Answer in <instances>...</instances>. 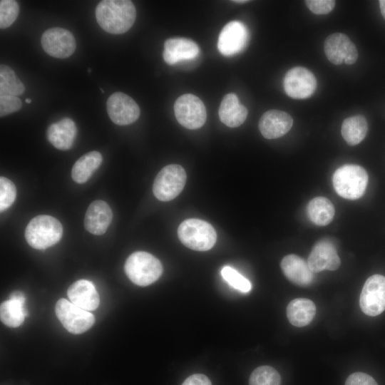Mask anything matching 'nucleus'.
Listing matches in <instances>:
<instances>
[{
  "label": "nucleus",
  "mask_w": 385,
  "mask_h": 385,
  "mask_svg": "<svg viewBox=\"0 0 385 385\" xmlns=\"http://www.w3.org/2000/svg\"><path fill=\"white\" fill-rule=\"evenodd\" d=\"M186 173L178 164L164 167L155 178L153 192L160 201H170L176 197L183 190L186 183Z\"/></svg>",
  "instance_id": "423d86ee"
},
{
  "label": "nucleus",
  "mask_w": 385,
  "mask_h": 385,
  "mask_svg": "<svg viewBox=\"0 0 385 385\" xmlns=\"http://www.w3.org/2000/svg\"><path fill=\"white\" fill-rule=\"evenodd\" d=\"M281 377L278 371L270 366H260L251 374L249 385H280Z\"/></svg>",
  "instance_id": "c85d7f7f"
},
{
  "label": "nucleus",
  "mask_w": 385,
  "mask_h": 385,
  "mask_svg": "<svg viewBox=\"0 0 385 385\" xmlns=\"http://www.w3.org/2000/svg\"><path fill=\"white\" fill-rule=\"evenodd\" d=\"M219 117L222 123L230 128L242 125L247 118V108L241 104L235 93H228L224 96L219 108Z\"/></svg>",
  "instance_id": "4be33fe9"
},
{
  "label": "nucleus",
  "mask_w": 385,
  "mask_h": 385,
  "mask_svg": "<svg viewBox=\"0 0 385 385\" xmlns=\"http://www.w3.org/2000/svg\"><path fill=\"white\" fill-rule=\"evenodd\" d=\"M9 296H10L9 299H14V300H17L23 303H25V300H26L25 295L21 292H19V291L13 292L10 294Z\"/></svg>",
  "instance_id": "e433bc0d"
},
{
  "label": "nucleus",
  "mask_w": 385,
  "mask_h": 385,
  "mask_svg": "<svg viewBox=\"0 0 385 385\" xmlns=\"http://www.w3.org/2000/svg\"><path fill=\"white\" fill-rule=\"evenodd\" d=\"M41 46L48 55L66 58L75 51L76 43L72 33L60 27L51 28L43 32L41 36Z\"/></svg>",
  "instance_id": "9b49d317"
},
{
  "label": "nucleus",
  "mask_w": 385,
  "mask_h": 385,
  "mask_svg": "<svg viewBox=\"0 0 385 385\" xmlns=\"http://www.w3.org/2000/svg\"><path fill=\"white\" fill-rule=\"evenodd\" d=\"M55 312L64 328L74 334L86 332L95 322L92 313L81 309L66 299H60L56 302Z\"/></svg>",
  "instance_id": "0eeeda50"
},
{
  "label": "nucleus",
  "mask_w": 385,
  "mask_h": 385,
  "mask_svg": "<svg viewBox=\"0 0 385 385\" xmlns=\"http://www.w3.org/2000/svg\"><path fill=\"white\" fill-rule=\"evenodd\" d=\"M99 26L106 32L120 34L128 31L135 22L136 11L128 0H103L96 9Z\"/></svg>",
  "instance_id": "f257e3e1"
},
{
  "label": "nucleus",
  "mask_w": 385,
  "mask_h": 385,
  "mask_svg": "<svg viewBox=\"0 0 385 385\" xmlns=\"http://www.w3.org/2000/svg\"><path fill=\"white\" fill-rule=\"evenodd\" d=\"M304 3L312 13L327 14L333 10L336 1L334 0H306Z\"/></svg>",
  "instance_id": "72a5a7b5"
},
{
  "label": "nucleus",
  "mask_w": 385,
  "mask_h": 385,
  "mask_svg": "<svg viewBox=\"0 0 385 385\" xmlns=\"http://www.w3.org/2000/svg\"><path fill=\"white\" fill-rule=\"evenodd\" d=\"M379 2L381 15L385 19V0H380Z\"/></svg>",
  "instance_id": "4c0bfd02"
},
{
  "label": "nucleus",
  "mask_w": 385,
  "mask_h": 385,
  "mask_svg": "<svg viewBox=\"0 0 385 385\" xmlns=\"http://www.w3.org/2000/svg\"><path fill=\"white\" fill-rule=\"evenodd\" d=\"M178 235L187 247L197 251H207L215 244L217 234L213 227L205 220L191 218L178 227Z\"/></svg>",
  "instance_id": "39448f33"
},
{
  "label": "nucleus",
  "mask_w": 385,
  "mask_h": 385,
  "mask_svg": "<svg viewBox=\"0 0 385 385\" xmlns=\"http://www.w3.org/2000/svg\"><path fill=\"white\" fill-rule=\"evenodd\" d=\"M69 300L86 311L97 309L100 299L94 284L86 279H79L73 283L67 291Z\"/></svg>",
  "instance_id": "aec40b11"
},
{
  "label": "nucleus",
  "mask_w": 385,
  "mask_h": 385,
  "mask_svg": "<svg viewBox=\"0 0 385 385\" xmlns=\"http://www.w3.org/2000/svg\"><path fill=\"white\" fill-rule=\"evenodd\" d=\"M25 101H26V103H31V100L30 98H26Z\"/></svg>",
  "instance_id": "ea45409f"
},
{
  "label": "nucleus",
  "mask_w": 385,
  "mask_h": 385,
  "mask_svg": "<svg viewBox=\"0 0 385 385\" xmlns=\"http://www.w3.org/2000/svg\"><path fill=\"white\" fill-rule=\"evenodd\" d=\"M124 270L131 282L145 287L158 279L163 272V266L153 255L138 251L128 257Z\"/></svg>",
  "instance_id": "20e7f679"
},
{
  "label": "nucleus",
  "mask_w": 385,
  "mask_h": 385,
  "mask_svg": "<svg viewBox=\"0 0 385 385\" xmlns=\"http://www.w3.org/2000/svg\"><path fill=\"white\" fill-rule=\"evenodd\" d=\"M368 124L361 115L346 118L342 123L341 133L343 138L349 145L361 143L367 133Z\"/></svg>",
  "instance_id": "a878e982"
},
{
  "label": "nucleus",
  "mask_w": 385,
  "mask_h": 385,
  "mask_svg": "<svg viewBox=\"0 0 385 385\" xmlns=\"http://www.w3.org/2000/svg\"><path fill=\"white\" fill-rule=\"evenodd\" d=\"M182 385H212V384L205 375L195 374L188 377Z\"/></svg>",
  "instance_id": "c9c22d12"
},
{
  "label": "nucleus",
  "mask_w": 385,
  "mask_h": 385,
  "mask_svg": "<svg viewBox=\"0 0 385 385\" xmlns=\"http://www.w3.org/2000/svg\"><path fill=\"white\" fill-rule=\"evenodd\" d=\"M368 180V173L364 168L347 164L335 170L332 183L339 196L348 200H356L364 194Z\"/></svg>",
  "instance_id": "7ed1b4c3"
},
{
  "label": "nucleus",
  "mask_w": 385,
  "mask_h": 385,
  "mask_svg": "<svg viewBox=\"0 0 385 385\" xmlns=\"http://www.w3.org/2000/svg\"><path fill=\"white\" fill-rule=\"evenodd\" d=\"M233 2H235V3H246V2H248L249 1H245V0H241V1H232Z\"/></svg>",
  "instance_id": "58836bf2"
},
{
  "label": "nucleus",
  "mask_w": 385,
  "mask_h": 385,
  "mask_svg": "<svg viewBox=\"0 0 385 385\" xmlns=\"http://www.w3.org/2000/svg\"><path fill=\"white\" fill-rule=\"evenodd\" d=\"M307 212L308 217L314 224L325 226L332 222L335 209L332 202L327 197H316L309 202Z\"/></svg>",
  "instance_id": "393cba45"
},
{
  "label": "nucleus",
  "mask_w": 385,
  "mask_h": 385,
  "mask_svg": "<svg viewBox=\"0 0 385 385\" xmlns=\"http://www.w3.org/2000/svg\"><path fill=\"white\" fill-rule=\"evenodd\" d=\"M345 385H378V384L370 375L363 372H355L348 376Z\"/></svg>",
  "instance_id": "f704fd0d"
},
{
  "label": "nucleus",
  "mask_w": 385,
  "mask_h": 385,
  "mask_svg": "<svg viewBox=\"0 0 385 385\" xmlns=\"http://www.w3.org/2000/svg\"><path fill=\"white\" fill-rule=\"evenodd\" d=\"M62 235L63 227L59 220L46 215L34 217L25 230L28 244L36 250H44L56 244Z\"/></svg>",
  "instance_id": "f03ea898"
},
{
  "label": "nucleus",
  "mask_w": 385,
  "mask_h": 385,
  "mask_svg": "<svg viewBox=\"0 0 385 385\" xmlns=\"http://www.w3.org/2000/svg\"><path fill=\"white\" fill-rule=\"evenodd\" d=\"M249 38L246 26L240 21L227 23L220 33L217 48L225 56H233L244 49Z\"/></svg>",
  "instance_id": "4468645a"
},
{
  "label": "nucleus",
  "mask_w": 385,
  "mask_h": 385,
  "mask_svg": "<svg viewBox=\"0 0 385 385\" xmlns=\"http://www.w3.org/2000/svg\"><path fill=\"white\" fill-rule=\"evenodd\" d=\"M359 306L366 315L375 317L385 310V277L374 274L365 282L359 298Z\"/></svg>",
  "instance_id": "1a4fd4ad"
},
{
  "label": "nucleus",
  "mask_w": 385,
  "mask_h": 385,
  "mask_svg": "<svg viewBox=\"0 0 385 385\" xmlns=\"http://www.w3.org/2000/svg\"><path fill=\"white\" fill-rule=\"evenodd\" d=\"M324 50L328 60L335 65L343 62L351 65L358 58L356 46L347 36L342 33L329 35L324 41Z\"/></svg>",
  "instance_id": "ddd939ff"
},
{
  "label": "nucleus",
  "mask_w": 385,
  "mask_h": 385,
  "mask_svg": "<svg viewBox=\"0 0 385 385\" xmlns=\"http://www.w3.org/2000/svg\"><path fill=\"white\" fill-rule=\"evenodd\" d=\"M25 90L23 83L6 65L0 66V96H19Z\"/></svg>",
  "instance_id": "cd10ccee"
},
{
  "label": "nucleus",
  "mask_w": 385,
  "mask_h": 385,
  "mask_svg": "<svg viewBox=\"0 0 385 385\" xmlns=\"http://www.w3.org/2000/svg\"><path fill=\"white\" fill-rule=\"evenodd\" d=\"M102 155L96 150L88 152L81 156L73 165L71 177L77 183H84L101 165Z\"/></svg>",
  "instance_id": "b1692460"
},
{
  "label": "nucleus",
  "mask_w": 385,
  "mask_h": 385,
  "mask_svg": "<svg viewBox=\"0 0 385 385\" xmlns=\"http://www.w3.org/2000/svg\"><path fill=\"white\" fill-rule=\"evenodd\" d=\"M19 13V6L14 0L0 1V27L6 29L16 19Z\"/></svg>",
  "instance_id": "7c9ffc66"
},
{
  "label": "nucleus",
  "mask_w": 385,
  "mask_h": 385,
  "mask_svg": "<svg viewBox=\"0 0 385 385\" xmlns=\"http://www.w3.org/2000/svg\"><path fill=\"white\" fill-rule=\"evenodd\" d=\"M200 52L197 44L185 38H172L165 41L163 57L169 65L195 58Z\"/></svg>",
  "instance_id": "f3484780"
},
{
  "label": "nucleus",
  "mask_w": 385,
  "mask_h": 385,
  "mask_svg": "<svg viewBox=\"0 0 385 385\" xmlns=\"http://www.w3.org/2000/svg\"><path fill=\"white\" fill-rule=\"evenodd\" d=\"M284 89L287 95L294 99L309 98L317 88V79L307 68L296 66L289 69L284 77Z\"/></svg>",
  "instance_id": "9d476101"
},
{
  "label": "nucleus",
  "mask_w": 385,
  "mask_h": 385,
  "mask_svg": "<svg viewBox=\"0 0 385 385\" xmlns=\"http://www.w3.org/2000/svg\"><path fill=\"white\" fill-rule=\"evenodd\" d=\"M307 264L311 271L316 273L324 270H337L341 260L334 245L327 239H322L314 245L307 259Z\"/></svg>",
  "instance_id": "2eb2a0df"
},
{
  "label": "nucleus",
  "mask_w": 385,
  "mask_h": 385,
  "mask_svg": "<svg viewBox=\"0 0 385 385\" xmlns=\"http://www.w3.org/2000/svg\"><path fill=\"white\" fill-rule=\"evenodd\" d=\"M111 120L119 125H129L139 117L140 111L136 102L129 96L121 92L111 94L106 103Z\"/></svg>",
  "instance_id": "f8f14e48"
},
{
  "label": "nucleus",
  "mask_w": 385,
  "mask_h": 385,
  "mask_svg": "<svg viewBox=\"0 0 385 385\" xmlns=\"http://www.w3.org/2000/svg\"><path fill=\"white\" fill-rule=\"evenodd\" d=\"M27 315L24 303L9 299L1 304L0 317L1 322L9 327H19Z\"/></svg>",
  "instance_id": "bb28decb"
},
{
  "label": "nucleus",
  "mask_w": 385,
  "mask_h": 385,
  "mask_svg": "<svg viewBox=\"0 0 385 385\" xmlns=\"http://www.w3.org/2000/svg\"><path fill=\"white\" fill-rule=\"evenodd\" d=\"M280 267L284 276L294 284L307 287L313 282L314 274L307 262L297 255L284 257Z\"/></svg>",
  "instance_id": "6ab92c4d"
},
{
  "label": "nucleus",
  "mask_w": 385,
  "mask_h": 385,
  "mask_svg": "<svg viewBox=\"0 0 385 385\" xmlns=\"http://www.w3.org/2000/svg\"><path fill=\"white\" fill-rule=\"evenodd\" d=\"M76 133L77 128L73 120L64 118L48 127L47 138L57 149L67 150L72 147Z\"/></svg>",
  "instance_id": "412c9836"
},
{
  "label": "nucleus",
  "mask_w": 385,
  "mask_h": 385,
  "mask_svg": "<svg viewBox=\"0 0 385 385\" xmlns=\"http://www.w3.org/2000/svg\"><path fill=\"white\" fill-rule=\"evenodd\" d=\"M316 314L314 303L307 298L292 300L287 307V317L294 326L302 327L308 325Z\"/></svg>",
  "instance_id": "5701e85b"
},
{
  "label": "nucleus",
  "mask_w": 385,
  "mask_h": 385,
  "mask_svg": "<svg viewBox=\"0 0 385 385\" xmlns=\"http://www.w3.org/2000/svg\"><path fill=\"white\" fill-rule=\"evenodd\" d=\"M293 119L287 113L279 110H270L261 116L258 127L267 139L283 136L292 128Z\"/></svg>",
  "instance_id": "dca6fc26"
},
{
  "label": "nucleus",
  "mask_w": 385,
  "mask_h": 385,
  "mask_svg": "<svg viewBox=\"0 0 385 385\" xmlns=\"http://www.w3.org/2000/svg\"><path fill=\"white\" fill-rule=\"evenodd\" d=\"M221 275L231 287L242 292H248L252 288L250 282L231 267H224Z\"/></svg>",
  "instance_id": "c756f323"
},
{
  "label": "nucleus",
  "mask_w": 385,
  "mask_h": 385,
  "mask_svg": "<svg viewBox=\"0 0 385 385\" xmlns=\"http://www.w3.org/2000/svg\"><path fill=\"white\" fill-rule=\"evenodd\" d=\"M22 106L21 101L15 96H0V115L5 116L14 113Z\"/></svg>",
  "instance_id": "473e14b6"
},
{
  "label": "nucleus",
  "mask_w": 385,
  "mask_h": 385,
  "mask_svg": "<svg viewBox=\"0 0 385 385\" xmlns=\"http://www.w3.org/2000/svg\"><path fill=\"white\" fill-rule=\"evenodd\" d=\"M112 217V210L108 203L103 200H95L86 210L84 227L90 233L101 235L106 232Z\"/></svg>",
  "instance_id": "a211bd4d"
},
{
  "label": "nucleus",
  "mask_w": 385,
  "mask_h": 385,
  "mask_svg": "<svg viewBox=\"0 0 385 385\" xmlns=\"http://www.w3.org/2000/svg\"><path fill=\"white\" fill-rule=\"evenodd\" d=\"M175 115L178 123L188 129H197L205 123L207 112L203 102L190 93L180 96L174 105Z\"/></svg>",
  "instance_id": "6e6552de"
},
{
  "label": "nucleus",
  "mask_w": 385,
  "mask_h": 385,
  "mask_svg": "<svg viewBox=\"0 0 385 385\" xmlns=\"http://www.w3.org/2000/svg\"><path fill=\"white\" fill-rule=\"evenodd\" d=\"M16 190L14 184L8 178H0V210L8 209L14 202Z\"/></svg>",
  "instance_id": "2f4dec72"
}]
</instances>
